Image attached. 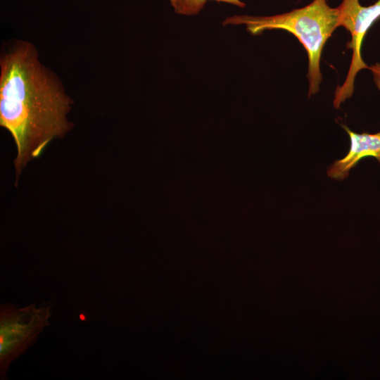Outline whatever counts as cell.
Instances as JSON below:
<instances>
[{
    "label": "cell",
    "mask_w": 380,
    "mask_h": 380,
    "mask_svg": "<svg viewBox=\"0 0 380 380\" xmlns=\"http://www.w3.org/2000/svg\"><path fill=\"white\" fill-rule=\"evenodd\" d=\"M0 125L11 134L17 179L31 160L71 128V100L39 63L32 44L21 42L1 58Z\"/></svg>",
    "instance_id": "1"
},
{
    "label": "cell",
    "mask_w": 380,
    "mask_h": 380,
    "mask_svg": "<svg viewBox=\"0 0 380 380\" xmlns=\"http://www.w3.org/2000/svg\"><path fill=\"white\" fill-rule=\"evenodd\" d=\"M338 8H331L327 0H313L308 6L272 16L233 15L223 23L246 26L253 34L267 30L281 29L293 34L303 45L308 56V96L319 91L322 81L320 58L327 39L339 27Z\"/></svg>",
    "instance_id": "2"
},
{
    "label": "cell",
    "mask_w": 380,
    "mask_h": 380,
    "mask_svg": "<svg viewBox=\"0 0 380 380\" xmlns=\"http://www.w3.org/2000/svg\"><path fill=\"white\" fill-rule=\"evenodd\" d=\"M51 305L34 303L17 308L12 303L0 308V376L6 379L11 363L32 346L49 324Z\"/></svg>",
    "instance_id": "3"
},
{
    "label": "cell",
    "mask_w": 380,
    "mask_h": 380,
    "mask_svg": "<svg viewBox=\"0 0 380 380\" xmlns=\"http://www.w3.org/2000/svg\"><path fill=\"white\" fill-rule=\"evenodd\" d=\"M337 8L338 25L344 27L351 34L347 47L353 50V56L344 83L335 91L334 106L336 108L352 96L357 73L362 69L369 68L361 56V46L367 32L380 18V0L368 6H362L360 0H343Z\"/></svg>",
    "instance_id": "4"
},
{
    "label": "cell",
    "mask_w": 380,
    "mask_h": 380,
    "mask_svg": "<svg viewBox=\"0 0 380 380\" xmlns=\"http://www.w3.org/2000/svg\"><path fill=\"white\" fill-rule=\"evenodd\" d=\"M350 138V148L341 159L335 160L327 169V176L335 180L348 178L350 170L364 158L374 157L380 163V132L375 134L357 133L341 125Z\"/></svg>",
    "instance_id": "5"
},
{
    "label": "cell",
    "mask_w": 380,
    "mask_h": 380,
    "mask_svg": "<svg viewBox=\"0 0 380 380\" xmlns=\"http://www.w3.org/2000/svg\"><path fill=\"white\" fill-rule=\"evenodd\" d=\"M208 0H170L177 14L191 15L198 14ZM243 8L246 4L240 0H215Z\"/></svg>",
    "instance_id": "6"
},
{
    "label": "cell",
    "mask_w": 380,
    "mask_h": 380,
    "mask_svg": "<svg viewBox=\"0 0 380 380\" xmlns=\"http://www.w3.org/2000/svg\"><path fill=\"white\" fill-rule=\"evenodd\" d=\"M369 69L371 70L374 76V81L380 90V64L376 63L371 67H369Z\"/></svg>",
    "instance_id": "7"
}]
</instances>
